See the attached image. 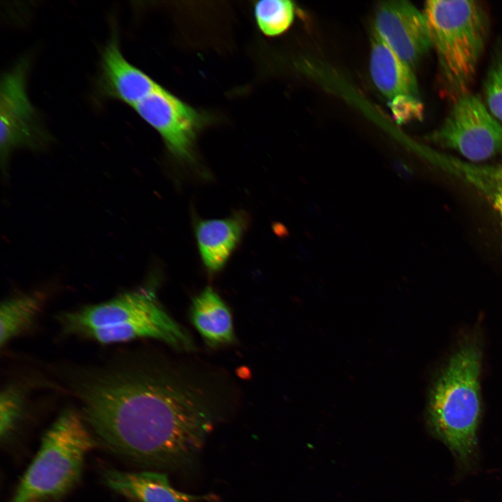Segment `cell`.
I'll list each match as a JSON object with an SVG mask.
<instances>
[{
	"instance_id": "cell-1",
	"label": "cell",
	"mask_w": 502,
	"mask_h": 502,
	"mask_svg": "<svg viewBox=\"0 0 502 502\" xmlns=\"http://www.w3.org/2000/svg\"><path fill=\"white\" fill-rule=\"evenodd\" d=\"M85 423L113 452L162 468L188 464L213 428L201 397L154 370L121 366L76 383Z\"/></svg>"
},
{
	"instance_id": "cell-2",
	"label": "cell",
	"mask_w": 502,
	"mask_h": 502,
	"mask_svg": "<svg viewBox=\"0 0 502 502\" xmlns=\"http://www.w3.org/2000/svg\"><path fill=\"white\" fill-rule=\"evenodd\" d=\"M480 335L464 337L436 376L429 391L427 425L463 463L473 457L481 414Z\"/></svg>"
},
{
	"instance_id": "cell-3",
	"label": "cell",
	"mask_w": 502,
	"mask_h": 502,
	"mask_svg": "<svg viewBox=\"0 0 502 502\" xmlns=\"http://www.w3.org/2000/svg\"><path fill=\"white\" fill-rule=\"evenodd\" d=\"M65 334L86 337L101 344L151 337L174 347L190 349L192 340L165 312L150 290H135L98 304L61 313Z\"/></svg>"
},
{
	"instance_id": "cell-4",
	"label": "cell",
	"mask_w": 502,
	"mask_h": 502,
	"mask_svg": "<svg viewBox=\"0 0 502 502\" xmlns=\"http://www.w3.org/2000/svg\"><path fill=\"white\" fill-rule=\"evenodd\" d=\"M436 53L441 91L453 102L469 93L489 31L485 7L477 1H427L424 6Z\"/></svg>"
},
{
	"instance_id": "cell-5",
	"label": "cell",
	"mask_w": 502,
	"mask_h": 502,
	"mask_svg": "<svg viewBox=\"0 0 502 502\" xmlns=\"http://www.w3.org/2000/svg\"><path fill=\"white\" fill-rule=\"evenodd\" d=\"M81 413L66 409L45 433L10 502H54L79 482L94 439Z\"/></svg>"
},
{
	"instance_id": "cell-6",
	"label": "cell",
	"mask_w": 502,
	"mask_h": 502,
	"mask_svg": "<svg viewBox=\"0 0 502 502\" xmlns=\"http://www.w3.org/2000/svg\"><path fill=\"white\" fill-rule=\"evenodd\" d=\"M427 138L443 149L456 151L472 163L479 164L502 154V124L471 93L452 102L443 121Z\"/></svg>"
},
{
	"instance_id": "cell-7",
	"label": "cell",
	"mask_w": 502,
	"mask_h": 502,
	"mask_svg": "<svg viewBox=\"0 0 502 502\" xmlns=\"http://www.w3.org/2000/svg\"><path fill=\"white\" fill-rule=\"evenodd\" d=\"M27 65L20 61L1 77L0 86L1 167L5 178L10 154L17 149L38 150L47 139L26 88Z\"/></svg>"
},
{
	"instance_id": "cell-8",
	"label": "cell",
	"mask_w": 502,
	"mask_h": 502,
	"mask_svg": "<svg viewBox=\"0 0 502 502\" xmlns=\"http://www.w3.org/2000/svg\"><path fill=\"white\" fill-rule=\"evenodd\" d=\"M162 137L176 155L189 158L201 116L191 106L160 85L133 107Z\"/></svg>"
},
{
	"instance_id": "cell-9",
	"label": "cell",
	"mask_w": 502,
	"mask_h": 502,
	"mask_svg": "<svg viewBox=\"0 0 502 502\" xmlns=\"http://www.w3.org/2000/svg\"><path fill=\"white\" fill-rule=\"evenodd\" d=\"M374 31L411 67L432 47L423 12L406 1L381 3L376 13Z\"/></svg>"
},
{
	"instance_id": "cell-10",
	"label": "cell",
	"mask_w": 502,
	"mask_h": 502,
	"mask_svg": "<svg viewBox=\"0 0 502 502\" xmlns=\"http://www.w3.org/2000/svg\"><path fill=\"white\" fill-rule=\"evenodd\" d=\"M159 86L125 58L114 34L101 57L100 88L102 94L134 107Z\"/></svg>"
},
{
	"instance_id": "cell-11",
	"label": "cell",
	"mask_w": 502,
	"mask_h": 502,
	"mask_svg": "<svg viewBox=\"0 0 502 502\" xmlns=\"http://www.w3.org/2000/svg\"><path fill=\"white\" fill-rule=\"evenodd\" d=\"M372 79L390 102L400 98H419L411 67L399 57L374 31L370 59Z\"/></svg>"
},
{
	"instance_id": "cell-12",
	"label": "cell",
	"mask_w": 502,
	"mask_h": 502,
	"mask_svg": "<svg viewBox=\"0 0 502 502\" xmlns=\"http://www.w3.org/2000/svg\"><path fill=\"white\" fill-rule=\"evenodd\" d=\"M103 480L113 491L138 502H194L208 499L175 489L166 474L154 471L108 469L103 474Z\"/></svg>"
},
{
	"instance_id": "cell-13",
	"label": "cell",
	"mask_w": 502,
	"mask_h": 502,
	"mask_svg": "<svg viewBox=\"0 0 502 502\" xmlns=\"http://www.w3.org/2000/svg\"><path fill=\"white\" fill-rule=\"evenodd\" d=\"M242 212L223 219L199 221L196 237L202 261L212 273L222 269L238 244L247 225Z\"/></svg>"
},
{
	"instance_id": "cell-14",
	"label": "cell",
	"mask_w": 502,
	"mask_h": 502,
	"mask_svg": "<svg viewBox=\"0 0 502 502\" xmlns=\"http://www.w3.org/2000/svg\"><path fill=\"white\" fill-rule=\"evenodd\" d=\"M427 158L479 190L490 201L502 222V165L472 163L432 149Z\"/></svg>"
},
{
	"instance_id": "cell-15",
	"label": "cell",
	"mask_w": 502,
	"mask_h": 502,
	"mask_svg": "<svg viewBox=\"0 0 502 502\" xmlns=\"http://www.w3.org/2000/svg\"><path fill=\"white\" fill-rule=\"evenodd\" d=\"M191 320L202 337L211 344L230 343L234 334L231 313L211 288L206 287L193 300Z\"/></svg>"
},
{
	"instance_id": "cell-16",
	"label": "cell",
	"mask_w": 502,
	"mask_h": 502,
	"mask_svg": "<svg viewBox=\"0 0 502 502\" xmlns=\"http://www.w3.org/2000/svg\"><path fill=\"white\" fill-rule=\"evenodd\" d=\"M42 307L38 295L22 294L3 301L0 307V345L6 346L13 338L26 330Z\"/></svg>"
},
{
	"instance_id": "cell-17",
	"label": "cell",
	"mask_w": 502,
	"mask_h": 502,
	"mask_svg": "<svg viewBox=\"0 0 502 502\" xmlns=\"http://www.w3.org/2000/svg\"><path fill=\"white\" fill-rule=\"evenodd\" d=\"M295 8L289 0H262L254 8L259 29L267 36H275L285 32L294 19Z\"/></svg>"
},
{
	"instance_id": "cell-18",
	"label": "cell",
	"mask_w": 502,
	"mask_h": 502,
	"mask_svg": "<svg viewBox=\"0 0 502 502\" xmlns=\"http://www.w3.org/2000/svg\"><path fill=\"white\" fill-rule=\"evenodd\" d=\"M24 413L22 393L13 386L1 390L0 396V435L1 442L9 440Z\"/></svg>"
},
{
	"instance_id": "cell-19",
	"label": "cell",
	"mask_w": 502,
	"mask_h": 502,
	"mask_svg": "<svg viewBox=\"0 0 502 502\" xmlns=\"http://www.w3.org/2000/svg\"><path fill=\"white\" fill-rule=\"evenodd\" d=\"M486 107L502 121V46L496 48L484 82Z\"/></svg>"
},
{
	"instance_id": "cell-20",
	"label": "cell",
	"mask_w": 502,
	"mask_h": 502,
	"mask_svg": "<svg viewBox=\"0 0 502 502\" xmlns=\"http://www.w3.org/2000/svg\"><path fill=\"white\" fill-rule=\"evenodd\" d=\"M390 108L398 121L421 117L423 105L420 99L400 98L390 102Z\"/></svg>"
}]
</instances>
